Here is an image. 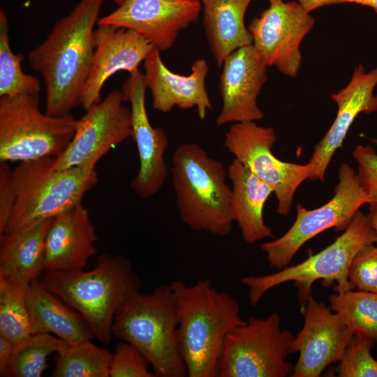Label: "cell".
Wrapping results in <instances>:
<instances>
[{"instance_id":"6da1fadb","label":"cell","mask_w":377,"mask_h":377,"mask_svg":"<svg viewBox=\"0 0 377 377\" xmlns=\"http://www.w3.org/2000/svg\"><path fill=\"white\" fill-rule=\"evenodd\" d=\"M103 1L80 0L28 54L30 66L43 80L48 115L64 116L81 105L95 50L94 27Z\"/></svg>"},{"instance_id":"7a4b0ae2","label":"cell","mask_w":377,"mask_h":377,"mask_svg":"<svg viewBox=\"0 0 377 377\" xmlns=\"http://www.w3.org/2000/svg\"><path fill=\"white\" fill-rule=\"evenodd\" d=\"M177 312L175 339L188 377H218L226 335L245 323L238 301L215 289L210 281L193 285L175 280L170 285Z\"/></svg>"},{"instance_id":"3957f363","label":"cell","mask_w":377,"mask_h":377,"mask_svg":"<svg viewBox=\"0 0 377 377\" xmlns=\"http://www.w3.org/2000/svg\"><path fill=\"white\" fill-rule=\"evenodd\" d=\"M49 291L79 313L95 339L108 346L114 319L142 283L124 256L105 253L88 271H44L38 279Z\"/></svg>"},{"instance_id":"277c9868","label":"cell","mask_w":377,"mask_h":377,"mask_svg":"<svg viewBox=\"0 0 377 377\" xmlns=\"http://www.w3.org/2000/svg\"><path fill=\"white\" fill-rule=\"evenodd\" d=\"M172 181L181 221L219 237L232 230L231 186L223 164L198 144L183 143L172 156Z\"/></svg>"},{"instance_id":"5b68a950","label":"cell","mask_w":377,"mask_h":377,"mask_svg":"<svg viewBox=\"0 0 377 377\" xmlns=\"http://www.w3.org/2000/svg\"><path fill=\"white\" fill-rule=\"evenodd\" d=\"M55 158L20 162L13 169L15 203L3 232L23 231L54 218L82 202L98 184L94 168L56 170Z\"/></svg>"},{"instance_id":"8992f818","label":"cell","mask_w":377,"mask_h":377,"mask_svg":"<svg viewBox=\"0 0 377 377\" xmlns=\"http://www.w3.org/2000/svg\"><path fill=\"white\" fill-rule=\"evenodd\" d=\"M177 322L170 287L162 285L149 294L135 293L115 316L112 332L136 347L156 376L185 377L186 366L175 339Z\"/></svg>"},{"instance_id":"52a82bcc","label":"cell","mask_w":377,"mask_h":377,"mask_svg":"<svg viewBox=\"0 0 377 377\" xmlns=\"http://www.w3.org/2000/svg\"><path fill=\"white\" fill-rule=\"evenodd\" d=\"M376 243L377 234L367 215L359 210L344 232L320 252L293 266L272 274L248 276L241 279L240 282L248 288L249 300L254 306L270 289L293 281L302 306L311 296L313 284L318 280H321L323 286H330L335 281L336 293L353 290L348 270L353 258L364 246Z\"/></svg>"},{"instance_id":"ba28073f","label":"cell","mask_w":377,"mask_h":377,"mask_svg":"<svg viewBox=\"0 0 377 377\" xmlns=\"http://www.w3.org/2000/svg\"><path fill=\"white\" fill-rule=\"evenodd\" d=\"M39 94L0 97V162L57 158L67 148L77 119L42 112Z\"/></svg>"},{"instance_id":"9c48e42d","label":"cell","mask_w":377,"mask_h":377,"mask_svg":"<svg viewBox=\"0 0 377 377\" xmlns=\"http://www.w3.org/2000/svg\"><path fill=\"white\" fill-rule=\"evenodd\" d=\"M294 336L281 327V317L250 316L226 337L218 377H287L294 367L287 360Z\"/></svg>"},{"instance_id":"30bf717a","label":"cell","mask_w":377,"mask_h":377,"mask_svg":"<svg viewBox=\"0 0 377 377\" xmlns=\"http://www.w3.org/2000/svg\"><path fill=\"white\" fill-rule=\"evenodd\" d=\"M338 180L334 196L327 203L313 209L297 204L296 218L289 230L260 245L271 267L281 269L287 267L298 250L323 231L332 228L344 230L360 208L369 204L357 173L348 163L340 165Z\"/></svg>"},{"instance_id":"8fae6325","label":"cell","mask_w":377,"mask_h":377,"mask_svg":"<svg viewBox=\"0 0 377 377\" xmlns=\"http://www.w3.org/2000/svg\"><path fill=\"white\" fill-rule=\"evenodd\" d=\"M277 138L272 127L256 121L234 123L225 133L223 146L259 179L269 184L277 200L276 212L287 216L297 188L311 178L313 167L286 162L272 152Z\"/></svg>"},{"instance_id":"7c38bea8","label":"cell","mask_w":377,"mask_h":377,"mask_svg":"<svg viewBox=\"0 0 377 377\" xmlns=\"http://www.w3.org/2000/svg\"><path fill=\"white\" fill-rule=\"evenodd\" d=\"M268 1L269 7L248 26L253 45L268 66L296 77L302 61L300 47L313 29L314 17L296 1Z\"/></svg>"},{"instance_id":"4fadbf2b","label":"cell","mask_w":377,"mask_h":377,"mask_svg":"<svg viewBox=\"0 0 377 377\" xmlns=\"http://www.w3.org/2000/svg\"><path fill=\"white\" fill-rule=\"evenodd\" d=\"M121 91L113 90L77 121L74 135L54 168H94L112 148L131 137V110L123 105Z\"/></svg>"},{"instance_id":"5bb4252c","label":"cell","mask_w":377,"mask_h":377,"mask_svg":"<svg viewBox=\"0 0 377 377\" xmlns=\"http://www.w3.org/2000/svg\"><path fill=\"white\" fill-rule=\"evenodd\" d=\"M145 79L139 69L130 73L123 83L124 101H128L131 113V138L135 143L140 165L130 187L139 198L146 200L163 187L168 174L165 153L169 145L165 131L151 124L146 110Z\"/></svg>"},{"instance_id":"9a60e30c","label":"cell","mask_w":377,"mask_h":377,"mask_svg":"<svg viewBox=\"0 0 377 377\" xmlns=\"http://www.w3.org/2000/svg\"><path fill=\"white\" fill-rule=\"evenodd\" d=\"M304 322L293 338L290 353H299L292 377H319L339 362L353 334L330 306L311 295L301 306Z\"/></svg>"},{"instance_id":"2e32d148","label":"cell","mask_w":377,"mask_h":377,"mask_svg":"<svg viewBox=\"0 0 377 377\" xmlns=\"http://www.w3.org/2000/svg\"><path fill=\"white\" fill-rule=\"evenodd\" d=\"M202 3L188 0H125L97 24L132 30L160 52L170 49L179 32L195 22Z\"/></svg>"},{"instance_id":"e0dca14e","label":"cell","mask_w":377,"mask_h":377,"mask_svg":"<svg viewBox=\"0 0 377 377\" xmlns=\"http://www.w3.org/2000/svg\"><path fill=\"white\" fill-rule=\"evenodd\" d=\"M222 66L219 80L222 108L216 124L263 118L257 99L267 80L268 66L258 50L253 45L239 48L226 58Z\"/></svg>"},{"instance_id":"ac0fdd59","label":"cell","mask_w":377,"mask_h":377,"mask_svg":"<svg viewBox=\"0 0 377 377\" xmlns=\"http://www.w3.org/2000/svg\"><path fill=\"white\" fill-rule=\"evenodd\" d=\"M94 39L93 61L82 95L81 105L85 110L101 101L108 79L119 71L131 73L138 69L154 47L135 31L110 24H97Z\"/></svg>"},{"instance_id":"d6986e66","label":"cell","mask_w":377,"mask_h":377,"mask_svg":"<svg viewBox=\"0 0 377 377\" xmlns=\"http://www.w3.org/2000/svg\"><path fill=\"white\" fill-rule=\"evenodd\" d=\"M377 68L367 72L360 64L348 84L332 94L337 105V114L330 128L316 145L309 163L313 167L311 179L324 182L326 170L336 151L341 148L347 133L360 113L377 111Z\"/></svg>"},{"instance_id":"ffe728a7","label":"cell","mask_w":377,"mask_h":377,"mask_svg":"<svg viewBox=\"0 0 377 377\" xmlns=\"http://www.w3.org/2000/svg\"><path fill=\"white\" fill-rule=\"evenodd\" d=\"M143 64L145 83L155 110L165 113L175 106L182 110L195 108L199 118L205 119L208 110L212 109L205 87L209 71L206 60H196L189 75H179L165 65L160 51L154 47Z\"/></svg>"},{"instance_id":"44dd1931","label":"cell","mask_w":377,"mask_h":377,"mask_svg":"<svg viewBox=\"0 0 377 377\" xmlns=\"http://www.w3.org/2000/svg\"><path fill=\"white\" fill-rule=\"evenodd\" d=\"M95 228L80 202L54 216L45 241V271L81 270L97 253Z\"/></svg>"},{"instance_id":"7402d4cb","label":"cell","mask_w":377,"mask_h":377,"mask_svg":"<svg viewBox=\"0 0 377 377\" xmlns=\"http://www.w3.org/2000/svg\"><path fill=\"white\" fill-rule=\"evenodd\" d=\"M227 172L231 182L230 212L244 241L253 244L272 237V230L263 219L265 204L274 193L272 188L235 158Z\"/></svg>"},{"instance_id":"603a6c76","label":"cell","mask_w":377,"mask_h":377,"mask_svg":"<svg viewBox=\"0 0 377 377\" xmlns=\"http://www.w3.org/2000/svg\"><path fill=\"white\" fill-rule=\"evenodd\" d=\"M28 309L31 334L50 333L70 345L95 339L82 316L46 289L38 279L30 283Z\"/></svg>"},{"instance_id":"cb8c5ba5","label":"cell","mask_w":377,"mask_h":377,"mask_svg":"<svg viewBox=\"0 0 377 377\" xmlns=\"http://www.w3.org/2000/svg\"><path fill=\"white\" fill-rule=\"evenodd\" d=\"M252 0H202L203 27L214 60L221 67L230 54L253 45L244 22L246 11Z\"/></svg>"},{"instance_id":"d4e9b609","label":"cell","mask_w":377,"mask_h":377,"mask_svg":"<svg viewBox=\"0 0 377 377\" xmlns=\"http://www.w3.org/2000/svg\"><path fill=\"white\" fill-rule=\"evenodd\" d=\"M53 218L27 230L0 233V276L16 274L30 282L45 271V241Z\"/></svg>"},{"instance_id":"484cf974","label":"cell","mask_w":377,"mask_h":377,"mask_svg":"<svg viewBox=\"0 0 377 377\" xmlns=\"http://www.w3.org/2000/svg\"><path fill=\"white\" fill-rule=\"evenodd\" d=\"M30 283L19 275L0 276V336L14 346L32 335L28 309Z\"/></svg>"},{"instance_id":"4316f807","label":"cell","mask_w":377,"mask_h":377,"mask_svg":"<svg viewBox=\"0 0 377 377\" xmlns=\"http://www.w3.org/2000/svg\"><path fill=\"white\" fill-rule=\"evenodd\" d=\"M112 353L92 340L70 345L57 353L52 377H110Z\"/></svg>"},{"instance_id":"83f0119b","label":"cell","mask_w":377,"mask_h":377,"mask_svg":"<svg viewBox=\"0 0 377 377\" xmlns=\"http://www.w3.org/2000/svg\"><path fill=\"white\" fill-rule=\"evenodd\" d=\"M328 300L353 334L377 341V293L350 290L332 294Z\"/></svg>"},{"instance_id":"f1b7e54d","label":"cell","mask_w":377,"mask_h":377,"mask_svg":"<svg viewBox=\"0 0 377 377\" xmlns=\"http://www.w3.org/2000/svg\"><path fill=\"white\" fill-rule=\"evenodd\" d=\"M9 20L0 10V97L20 94H39L41 82L38 77L22 69L24 56L14 53L10 45Z\"/></svg>"},{"instance_id":"f546056e","label":"cell","mask_w":377,"mask_h":377,"mask_svg":"<svg viewBox=\"0 0 377 377\" xmlns=\"http://www.w3.org/2000/svg\"><path fill=\"white\" fill-rule=\"evenodd\" d=\"M70 344L50 333L32 334L26 341L14 346L8 376L40 377L47 368V357L59 353Z\"/></svg>"},{"instance_id":"4dcf8cb0","label":"cell","mask_w":377,"mask_h":377,"mask_svg":"<svg viewBox=\"0 0 377 377\" xmlns=\"http://www.w3.org/2000/svg\"><path fill=\"white\" fill-rule=\"evenodd\" d=\"M375 341L353 334L343 351L337 373L340 377H377V360L371 355Z\"/></svg>"},{"instance_id":"1f68e13d","label":"cell","mask_w":377,"mask_h":377,"mask_svg":"<svg viewBox=\"0 0 377 377\" xmlns=\"http://www.w3.org/2000/svg\"><path fill=\"white\" fill-rule=\"evenodd\" d=\"M151 366L146 357L133 345L126 341L117 344L110 366V377H156L149 370Z\"/></svg>"},{"instance_id":"d6a6232c","label":"cell","mask_w":377,"mask_h":377,"mask_svg":"<svg viewBox=\"0 0 377 377\" xmlns=\"http://www.w3.org/2000/svg\"><path fill=\"white\" fill-rule=\"evenodd\" d=\"M353 288L377 293V246L369 244L353 258L348 270Z\"/></svg>"},{"instance_id":"836d02e7","label":"cell","mask_w":377,"mask_h":377,"mask_svg":"<svg viewBox=\"0 0 377 377\" xmlns=\"http://www.w3.org/2000/svg\"><path fill=\"white\" fill-rule=\"evenodd\" d=\"M357 177L369 198V205L377 206V152L370 145H358L353 151Z\"/></svg>"},{"instance_id":"e575fe53","label":"cell","mask_w":377,"mask_h":377,"mask_svg":"<svg viewBox=\"0 0 377 377\" xmlns=\"http://www.w3.org/2000/svg\"><path fill=\"white\" fill-rule=\"evenodd\" d=\"M15 203L13 170L7 162H0V233L11 216Z\"/></svg>"},{"instance_id":"d590c367","label":"cell","mask_w":377,"mask_h":377,"mask_svg":"<svg viewBox=\"0 0 377 377\" xmlns=\"http://www.w3.org/2000/svg\"><path fill=\"white\" fill-rule=\"evenodd\" d=\"M14 345L8 339L0 336V376H8L13 353Z\"/></svg>"},{"instance_id":"8d00e7d4","label":"cell","mask_w":377,"mask_h":377,"mask_svg":"<svg viewBox=\"0 0 377 377\" xmlns=\"http://www.w3.org/2000/svg\"><path fill=\"white\" fill-rule=\"evenodd\" d=\"M307 13L312 11L323 6L334 4L346 3V0H295Z\"/></svg>"},{"instance_id":"74e56055","label":"cell","mask_w":377,"mask_h":377,"mask_svg":"<svg viewBox=\"0 0 377 377\" xmlns=\"http://www.w3.org/2000/svg\"><path fill=\"white\" fill-rule=\"evenodd\" d=\"M346 3H355L372 8L377 13V0H346Z\"/></svg>"},{"instance_id":"f35d334b","label":"cell","mask_w":377,"mask_h":377,"mask_svg":"<svg viewBox=\"0 0 377 377\" xmlns=\"http://www.w3.org/2000/svg\"><path fill=\"white\" fill-rule=\"evenodd\" d=\"M367 216L373 228L377 234V206H369Z\"/></svg>"},{"instance_id":"ab89813d","label":"cell","mask_w":377,"mask_h":377,"mask_svg":"<svg viewBox=\"0 0 377 377\" xmlns=\"http://www.w3.org/2000/svg\"><path fill=\"white\" fill-rule=\"evenodd\" d=\"M115 3L118 6H120L125 0H111Z\"/></svg>"},{"instance_id":"60d3db41","label":"cell","mask_w":377,"mask_h":377,"mask_svg":"<svg viewBox=\"0 0 377 377\" xmlns=\"http://www.w3.org/2000/svg\"><path fill=\"white\" fill-rule=\"evenodd\" d=\"M371 140H372V142L377 146V139L374 138V139H372Z\"/></svg>"},{"instance_id":"b9f144b4","label":"cell","mask_w":377,"mask_h":377,"mask_svg":"<svg viewBox=\"0 0 377 377\" xmlns=\"http://www.w3.org/2000/svg\"><path fill=\"white\" fill-rule=\"evenodd\" d=\"M188 1H199V2H201L202 0H188Z\"/></svg>"}]
</instances>
